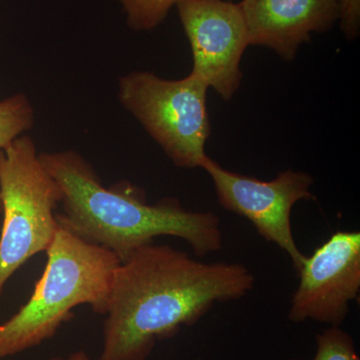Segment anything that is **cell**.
<instances>
[{"label": "cell", "instance_id": "obj_1", "mask_svg": "<svg viewBox=\"0 0 360 360\" xmlns=\"http://www.w3.org/2000/svg\"><path fill=\"white\" fill-rule=\"evenodd\" d=\"M255 277L236 262H203L149 243L118 265L99 360H146L156 341L193 326L217 302L243 298Z\"/></svg>", "mask_w": 360, "mask_h": 360}, {"label": "cell", "instance_id": "obj_2", "mask_svg": "<svg viewBox=\"0 0 360 360\" xmlns=\"http://www.w3.org/2000/svg\"><path fill=\"white\" fill-rule=\"evenodd\" d=\"M60 188L59 226L78 238L115 253L120 262L158 236L184 239L198 257L224 248L219 215L186 210L167 198L149 205L132 186L105 188L89 161L77 151L39 153Z\"/></svg>", "mask_w": 360, "mask_h": 360}, {"label": "cell", "instance_id": "obj_3", "mask_svg": "<svg viewBox=\"0 0 360 360\" xmlns=\"http://www.w3.org/2000/svg\"><path fill=\"white\" fill-rule=\"evenodd\" d=\"M46 266L30 300L0 324V360L39 347L56 335L79 305L105 314L111 283L120 264L115 253L59 226Z\"/></svg>", "mask_w": 360, "mask_h": 360}, {"label": "cell", "instance_id": "obj_4", "mask_svg": "<svg viewBox=\"0 0 360 360\" xmlns=\"http://www.w3.org/2000/svg\"><path fill=\"white\" fill-rule=\"evenodd\" d=\"M61 198L30 136L21 135L0 150V295L16 270L51 245L59 229L56 210Z\"/></svg>", "mask_w": 360, "mask_h": 360}, {"label": "cell", "instance_id": "obj_5", "mask_svg": "<svg viewBox=\"0 0 360 360\" xmlns=\"http://www.w3.org/2000/svg\"><path fill=\"white\" fill-rule=\"evenodd\" d=\"M207 90L191 72L172 80L134 71L120 80L118 98L177 167L193 169L207 156L205 144L212 132Z\"/></svg>", "mask_w": 360, "mask_h": 360}, {"label": "cell", "instance_id": "obj_6", "mask_svg": "<svg viewBox=\"0 0 360 360\" xmlns=\"http://www.w3.org/2000/svg\"><path fill=\"white\" fill-rule=\"evenodd\" d=\"M200 168L212 179L219 205L250 220L257 233L284 251L300 271L307 257L293 238L291 212L298 201L315 200L310 191L314 177L288 169L264 181L225 169L208 155Z\"/></svg>", "mask_w": 360, "mask_h": 360}, {"label": "cell", "instance_id": "obj_7", "mask_svg": "<svg viewBox=\"0 0 360 360\" xmlns=\"http://www.w3.org/2000/svg\"><path fill=\"white\" fill-rule=\"evenodd\" d=\"M175 6L193 52L191 73L231 101L240 87L241 58L250 45L240 6L224 0H177Z\"/></svg>", "mask_w": 360, "mask_h": 360}, {"label": "cell", "instance_id": "obj_8", "mask_svg": "<svg viewBox=\"0 0 360 360\" xmlns=\"http://www.w3.org/2000/svg\"><path fill=\"white\" fill-rule=\"evenodd\" d=\"M300 284L291 297L288 319L340 326L360 291V233L336 231L297 272Z\"/></svg>", "mask_w": 360, "mask_h": 360}, {"label": "cell", "instance_id": "obj_9", "mask_svg": "<svg viewBox=\"0 0 360 360\" xmlns=\"http://www.w3.org/2000/svg\"><path fill=\"white\" fill-rule=\"evenodd\" d=\"M238 4L250 44L271 49L285 61L295 59L311 33L328 32L340 20L336 0H243Z\"/></svg>", "mask_w": 360, "mask_h": 360}, {"label": "cell", "instance_id": "obj_10", "mask_svg": "<svg viewBox=\"0 0 360 360\" xmlns=\"http://www.w3.org/2000/svg\"><path fill=\"white\" fill-rule=\"evenodd\" d=\"M34 110L25 94L0 101V150L33 127Z\"/></svg>", "mask_w": 360, "mask_h": 360}, {"label": "cell", "instance_id": "obj_11", "mask_svg": "<svg viewBox=\"0 0 360 360\" xmlns=\"http://www.w3.org/2000/svg\"><path fill=\"white\" fill-rule=\"evenodd\" d=\"M127 14V25L135 32H149L165 21L177 0H116Z\"/></svg>", "mask_w": 360, "mask_h": 360}, {"label": "cell", "instance_id": "obj_12", "mask_svg": "<svg viewBox=\"0 0 360 360\" xmlns=\"http://www.w3.org/2000/svg\"><path fill=\"white\" fill-rule=\"evenodd\" d=\"M316 345L312 360H360L354 340L340 326H331L319 333Z\"/></svg>", "mask_w": 360, "mask_h": 360}, {"label": "cell", "instance_id": "obj_13", "mask_svg": "<svg viewBox=\"0 0 360 360\" xmlns=\"http://www.w3.org/2000/svg\"><path fill=\"white\" fill-rule=\"evenodd\" d=\"M341 30L348 40L359 37L360 27V0H336Z\"/></svg>", "mask_w": 360, "mask_h": 360}, {"label": "cell", "instance_id": "obj_14", "mask_svg": "<svg viewBox=\"0 0 360 360\" xmlns=\"http://www.w3.org/2000/svg\"><path fill=\"white\" fill-rule=\"evenodd\" d=\"M47 360H91L84 350L73 352L68 357H51Z\"/></svg>", "mask_w": 360, "mask_h": 360}, {"label": "cell", "instance_id": "obj_15", "mask_svg": "<svg viewBox=\"0 0 360 360\" xmlns=\"http://www.w3.org/2000/svg\"><path fill=\"white\" fill-rule=\"evenodd\" d=\"M0 212H2L1 200H0Z\"/></svg>", "mask_w": 360, "mask_h": 360}]
</instances>
